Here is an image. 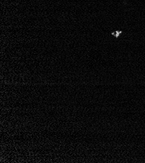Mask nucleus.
<instances>
[{
	"label": "nucleus",
	"mask_w": 145,
	"mask_h": 163,
	"mask_svg": "<svg viewBox=\"0 0 145 163\" xmlns=\"http://www.w3.org/2000/svg\"><path fill=\"white\" fill-rule=\"evenodd\" d=\"M121 33L122 31H115V32H113L112 33V35L114 36V37H115L116 38L117 37H119V35L121 34Z\"/></svg>",
	"instance_id": "1"
}]
</instances>
